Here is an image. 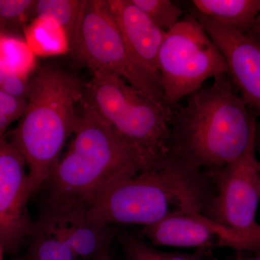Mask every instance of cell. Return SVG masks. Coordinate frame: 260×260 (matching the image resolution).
<instances>
[{
    "label": "cell",
    "instance_id": "5bb4252c",
    "mask_svg": "<svg viewBox=\"0 0 260 260\" xmlns=\"http://www.w3.org/2000/svg\"><path fill=\"white\" fill-rule=\"evenodd\" d=\"M195 12L230 28L247 32L260 13V0H194Z\"/></svg>",
    "mask_w": 260,
    "mask_h": 260
},
{
    "label": "cell",
    "instance_id": "d6986e66",
    "mask_svg": "<svg viewBox=\"0 0 260 260\" xmlns=\"http://www.w3.org/2000/svg\"><path fill=\"white\" fill-rule=\"evenodd\" d=\"M119 241L124 260H201L198 255L158 250L129 234L121 235Z\"/></svg>",
    "mask_w": 260,
    "mask_h": 260
},
{
    "label": "cell",
    "instance_id": "f1b7e54d",
    "mask_svg": "<svg viewBox=\"0 0 260 260\" xmlns=\"http://www.w3.org/2000/svg\"><path fill=\"white\" fill-rule=\"evenodd\" d=\"M245 260H260V253L259 254H254V256H251V257L246 258Z\"/></svg>",
    "mask_w": 260,
    "mask_h": 260
},
{
    "label": "cell",
    "instance_id": "ac0fdd59",
    "mask_svg": "<svg viewBox=\"0 0 260 260\" xmlns=\"http://www.w3.org/2000/svg\"><path fill=\"white\" fill-rule=\"evenodd\" d=\"M0 58L9 73L28 76L34 66V52L17 38L0 37Z\"/></svg>",
    "mask_w": 260,
    "mask_h": 260
},
{
    "label": "cell",
    "instance_id": "ffe728a7",
    "mask_svg": "<svg viewBox=\"0 0 260 260\" xmlns=\"http://www.w3.org/2000/svg\"><path fill=\"white\" fill-rule=\"evenodd\" d=\"M162 31L167 32L179 21L182 10L170 0H132Z\"/></svg>",
    "mask_w": 260,
    "mask_h": 260
},
{
    "label": "cell",
    "instance_id": "7402d4cb",
    "mask_svg": "<svg viewBox=\"0 0 260 260\" xmlns=\"http://www.w3.org/2000/svg\"><path fill=\"white\" fill-rule=\"evenodd\" d=\"M26 106L27 99L13 96L0 88V112L12 121L21 118Z\"/></svg>",
    "mask_w": 260,
    "mask_h": 260
},
{
    "label": "cell",
    "instance_id": "83f0119b",
    "mask_svg": "<svg viewBox=\"0 0 260 260\" xmlns=\"http://www.w3.org/2000/svg\"><path fill=\"white\" fill-rule=\"evenodd\" d=\"M246 257L244 256V254H243L242 252H237V255H236L235 258H234V260H245Z\"/></svg>",
    "mask_w": 260,
    "mask_h": 260
},
{
    "label": "cell",
    "instance_id": "277c9868",
    "mask_svg": "<svg viewBox=\"0 0 260 260\" xmlns=\"http://www.w3.org/2000/svg\"><path fill=\"white\" fill-rule=\"evenodd\" d=\"M85 83L53 63L29 80L27 106L10 142L23 156L34 193L42 189L74 133Z\"/></svg>",
    "mask_w": 260,
    "mask_h": 260
},
{
    "label": "cell",
    "instance_id": "3957f363",
    "mask_svg": "<svg viewBox=\"0 0 260 260\" xmlns=\"http://www.w3.org/2000/svg\"><path fill=\"white\" fill-rule=\"evenodd\" d=\"M212 196L203 171L169 155L112 186L89 207L87 215L104 226L145 227L177 214L203 213Z\"/></svg>",
    "mask_w": 260,
    "mask_h": 260
},
{
    "label": "cell",
    "instance_id": "44dd1931",
    "mask_svg": "<svg viewBox=\"0 0 260 260\" xmlns=\"http://www.w3.org/2000/svg\"><path fill=\"white\" fill-rule=\"evenodd\" d=\"M37 1L0 0V28L18 25L34 13Z\"/></svg>",
    "mask_w": 260,
    "mask_h": 260
},
{
    "label": "cell",
    "instance_id": "ba28073f",
    "mask_svg": "<svg viewBox=\"0 0 260 260\" xmlns=\"http://www.w3.org/2000/svg\"><path fill=\"white\" fill-rule=\"evenodd\" d=\"M256 139L242 156L215 172V194L203 213L233 230L247 236L260 246V224L256 211L260 200V169Z\"/></svg>",
    "mask_w": 260,
    "mask_h": 260
},
{
    "label": "cell",
    "instance_id": "603a6c76",
    "mask_svg": "<svg viewBox=\"0 0 260 260\" xmlns=\"http://www.w3.org/2000/svg\"><path fill=\"white\" fill-rule=\"evenodd\" d=\"M27 77L9 73L2 84L0 88L13 96L27 99L28 94L29 80Z\"/></svg>",
    "mask_w": 260,
    "mask_h": 260
},
{
    "label": "cell",
    "instance_id": "5b68a950",
    "mask_svg": "<svg viewBox=\"0 0 260 260\" xmlns=\"http://www.w3.org/2000/svg\"><path fill=\"white\" fill-rule=\"evenodd\" d=\"M83 102L134 147L149 168L169 153L174 110L145 97L117 75L95 72L84 88Z\"/></svg>",
    "mask_w": 260,
    "mask_h": 260
},
{
    "label": "cell",
    "instance_id": "4fadbf2b",
    "mask_svg": "<svg viewBox=\"0 0 260 260\" xmlns=\"http://www.w3.org/2000/svg\"><path fill=\"white\" fill-rule=\"evenodd\" d=\"M54 224L80 260H93L110 249L114 235L112 226L92 221L86 208L43 212L42 215Z\"/></svg>",
    "mask_w": 260,
    "mask_h": 260
},
{
    "label": "cell",
    "instance_id": "7c38bea8",
    "mask_svg": "<svg viewBox=\"0 0 260 260\" xmlns=\"http://www.w3.org/2000/svg\"><path fill=\"white\" fill-rule=\"evenodd\" d=\"M107 3L132 57L162 92L158 55L167 32L155 25L132 0H107Z\"/></svg>",
    "mask_w": 260,
    "mask_h": 260
},
{
    "label": "cell",
    "instance_id": "d6a6232c",
    "mask_svg": "<svg viewBox=\"0 0 260 260\" xmlns=\"http://www.w3.org/2000/svg\"><path fill=\"white\" fill-rule=\"evenodd\" d=\"M259 169H260V160H259Z\"/></svg>",
    "mask_w": 260,
    "mask_h": 260
},
{
    "label": "cell",
    "instance_id": "1f68e13d",
    "mask_svg": "<svg viewBox=\"0 0 260 260\" xmlns=\"http://www.w3.org/2000/svg\"><path fill=\"white\" fill-rule=\"evenodd\" d=\"M259 196H260V180H259Z\"/></svg>",
    "mask_w": 260,
    "mask_h": 260
},
{
    "label": "cell",
    "instance_id": "2e32d148",
    "mask_svg": "<svg viewBox=\"0 0 260 260\" xmlns=\"http://www.w3.org/2000/svg\"><path fill=\"white\" fill-rule=\"evenodd\" d=\"M28 31V45L32 52L47 55L69 50L64 32L50 18H37Z\"/></svg>",
    "mask_w": 260,
    "mask_h": 260
},
{
    "label": "cell",
    "instance_id": "7a4b0ae2",
    "mask_svg": "<svg viewBox=\"0 0 260 260\" xmlns=\"http://www.w3.org/2000/svg\"><path fill=\"white\" fill-rule=\"evenodd\" d=\"M256 133L254 114L227 75H220L174 111L169 155L198 170L215 172L242 156Z\"/></svg>",
    "mask_w": 260,
    "mask_h": 260
},
{
    "label": "cell",
    "instance_id": "4dcf8cb0",
    "mask_svg": "<svg viewBox=\"0 0 260 260\" xmlns=\"http://www.w3.org/2000/svg\"><path fill=\"white\" fill-rule=\"evenodd\" d=\"M16 260H32L30 258H29L28 256L25 255L23 256V257L18 258Z\"/></svg>",
    "mask_w": 260,
    "mask_h": 260
},
{
    "label": "cell",
    "instance_id": "cb8c5ba5",
    "mask_svg": "<svg viewBox=\"0 0 260 260\" xmlns=\"http://www.w3.org/2000/svg\"><path fill=\"white\" fill-rule=\"evenodd\" d=\"M245 34L251 38L260 47V13L250 29Z\"/></svg>",
    "mask_w": 260,
    "mask_h": 260
},
{
    "label": "cell",
    "instance_id": "8992f818",
    "mask_svg": "<svg viewBox=\"0 0 260 260\" xmlns=\"http://www.w3.org/2000/svg\"><path fill=\"white\" fill-rule=\"evenodd\" d=\"M69 50L91 73L117 75L145 97L164 103L161 90L132 57L107 0H82Z\"/></svg>",
    "mask_w": 260,
    "mask_h": 260
},
{
    "label": "cell",
    "instance_id": "d4e9b609",
    "mask_svg": "<svg viewBox=\"0 0 260 260\" xmlns=\"http://www.w3.org/2000/svg\"><path fill=\"white\" fill-rule=\"evenodd\" d=\"M13 122L10 118L0 112V135H5V131L10 124Z\"/></svg>",
    "mask_w": 260,
    "mask_h": 260
},
{
    "label": "cell",
    "instance_id": "8fae6325",
    "mask_svg": "<svg viewBox=\"0 0 260 260\" xmlns=\"http://www.w3.org/2000/svg\"><path fill=\"white\" fill-rule=\"evenodd\" d=\"M210 39L223 54L229 75L249 109L260 115V47L245 32L194 13Z\"/></svg>",
    "mask_w": 260,
    "mask_h": 260
},
{
    "label": "cell",
    "instance_id": "9a60e30c",
    "mask_svg": "<svg viewBox=\"0 0 260 260\" xmlns=\"http://www.w3.org/2000/svg\"><path fill=\"white\" fill-rule=\"evenodd\" d=\"M26 256L32 260H80L54 224L41 215L34 225Z\"/></svg>",
    "mask_w": 260,
    "mask_h": 260
},
{
    "label": "cell",
    "instance_id": "4316f807",
    "mask_svg": "<svg viewBox=\"0 0 260 260\" xmlns=\"http://www.w3.org/2000/svg\"><path fill=\"white\" fill-rule=\"evenodd\" d=\"M93 260H112V256H111L110 249H108L107 250L102 252L100 255L98 256Z\"/></svg>",
    "mask_w": 260,
    "mask_h": 260
},
{
    "label": "cell",
    "instance_id": "f546056e",
    "mask_svg": "<svg viewBox=\"0 0 260 260\" xmlns=\"http://www.w3.org/2000/svg\"><path fill=\"white\" fill-rule=\"evenodd\" d=\"M5 251L0 247V260H4Z\"/></svg>",
    "mask_w": 260,
    "mask_h": 260
},
{
    "label": "cell",
    "instance_id": "30bf717a",
    "mask_svg": "<svg viewBox=\"0 0 260 260\" xmlns=\"http://www.w3.org/2000/svg\"><path fill=\"white\" fill-rule=\"evenodd\" d=\"M143 234L155 246L210 249L225 247L237 252L259 254L260 246L252 239L225 226L202 212H186L145 226Z\"/></svg>",
    "mask_w": 260,
    "mask_h": 260
},
{
    "label": "cell",
    "instance_id": "e0dca14e",
    "mask_svg": "<svg viewBox=\"0 0 260 260\" xmlns=\"http://www.w3.org/2000/svg\"><path fill=\"white\" fill-rule=\"evenodd\" d=\"M82 0H39L34 14L36 19L50 18L62 29L70 44L79 15Z\"/></svg>",
    "mask_w": 260,
    "mask_h": 260
},
{
    "label": "cell",
    "instance_id": "484cf974",
    "mask_svg": "<svg viewBox=\"0 0 260 260\" xmlns=\"http://www.w3.org/2000/svg\"><path fill=\"white\" fill-rule=\"evenodd\" d=\"M8 73H9V71H8V68H6L5 63L0 58V86H1Z\"/></svg>",
    "mask_w": 260,
    "mask_h": 260
},
{
    "label": "cell",
    "instance_id": "52a82bcc",
    "mask_svg": "<svg viewBox=\"0 0 260 260\" xmlns=\"http://www.w3.org/2000/svg\"><path fill=\"white\" fill-rule=\"evenodd\" d=\"M158 68L164 103L172 108L201 89L208 78L229 74L223 54L194 15L166 34Z\"/></svg>",
    "mask_w": 260,
    "mask_h": 260
},
{
    "label": "cell",
    "instance_id": "9c48e42d",
    "mask_svg": "<svg viewBox=\"0 0 260 260\" xmlns=\"http://www.w3.org/2000/svg\"><path fill=\"white\" fill-rule=\"evenodd\" d=\"M25 160L0 135V247L15 254L31 236L34 225L28 211L34 194Z\"/></svg>",
    "mask_w": 260,
    "mask_h": 260
},
{
    "label": "cell",
    "instance_id": "6da1fadb",
    "mask_svg": "<svg viewBox=\"0 0 260 260\" xmlns=\"http://www.w3.org/2000/svg\"><path fill=\"white\" fill-rule=\"evenodd\" d=\"M74 139L43 187L46 211L86 208L120 181L150 169L141 154L83 102Z\"/></svg>",
    "mask_w": 260,
    "mask_h": 260
}]
</instances>
